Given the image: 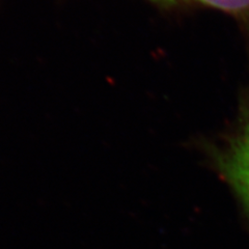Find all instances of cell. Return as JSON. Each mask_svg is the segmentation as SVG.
<instances>
[{"instance_id": "1", "label": "cell", "mask_w": 249, "mask_h": 249, "mask_svg": "<svg viewBox=\"0 0 249 249\" xmlns=\"http://www.w3.org/2000/svg\"><path fill=\"white\" fill-rule=\"evenodd\" d=\"M219 167L249 208V109L237 133L220 155Z\"/></svg>"}, {"instance_id": "2", "label": "cell", "mask_w": 249, "mask_h": 249, "mask_svg": "<svg viewBox=\"0 0 249 249\" xmlns=\"http://www.w3.org/2000/svg\"><path fill=\"white\" fill-rule=\"evenodd\" d=\"M160 2L193 1L205 4L214 9L230 13H242L249 10V0H156Z\"/></svg>"}]
</instances>
